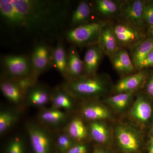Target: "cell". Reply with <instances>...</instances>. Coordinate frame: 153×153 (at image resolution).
<instances>
[{"label":"cell","mask_w":153,"mask_h":153,"mask_svg":"<svg viewBox=\"0 0 153 153\" xmlns=\"http://www.w3.org/2000/svg\"><path fill=\"white\" fill-rule=\"evenodd\" d=\"M71 2L1 0L2 27L13 38H44L56 35L70 16Z\"/></svg>","instance_id":"cell-1"},{"label":"cell","mask_w":153,"mask_h":153,"mask_svg":"<svg viewBox=\"0 0 153 153\" xmlns=\"http://www.w3.org/2000/svg\"><path fill=\"white\" fill-rule=\"evenodd\" d=\"M63 86L72 95L85 97L100 95L106 90L104 80L95 75L67 80Z\"/></svg>","instance_id":"cell-2"},{"label":"cell","mask_w":153,"mask_h":153,"mask_svg":"<svg viewBox=\"0 0 153 153\" xmlns=\"http://www.w3.org/2000/svg\"><path fill=\"white\" fill-rule=\"evenodd\" d=\"M105 25L102 22H93L80 25L67 31L65 38L73 45L79 46L97 45L102 30Z\"/></svg>","instance_id":"cell-3"},{"label":"cell","mask_w":153,"mask_h":153,"mask_svg":"<svg viewBox=\"0 0 153 153\" xmlns=\"http://www.w3.org/2000/svg\"><path fill=\"white\" fill-rule=\"evenodd\" d=\"M1 61L3 75L5 78L18 79L33 76L30 57L5 55L1 57Z\"/></svg>","instance_id":"cell-4"},{"label":"cell","mask_w":153,"mask_h":153,"mask_svg":"<svg viewBox=\"0 0 153 153\" xmlns=\"http://www.w3.org/2000/svg\"><path fill=\"white\" fill-rule=\"evenodd\" d=\"M53 49L46 42L42 41L34 46L30 56L33 75L37 78L53 66Z\"/></svg>","instance_id":"cell-5"},{"label":"cell","mask_w":153,"mask_h":153,"mask_svg":"<svg viewBox=\"0 0 153 153\" xmlns=\"http://www.w3.org/2000/svg\"><path fill=\"white\" fill-rule=\"evenodd\" d=\"M27 131L33 153H52V140L45 130L34 124L29 123Z\"/></svg>","instance_id":"cell-6"},{"label":"cell","mask_w":153,"mask_h":153,"mask_svg":"<svg viewBox=\"0 0 153 153\" xmlns=\"http://www.w3.org/2000/svg\"><path fill=\"white\" fill-rule=\"evenodd\" d=\"M145 1L140 0L124 3L121 11L124 17L129 24L137 30H141L145 23L143 17Z\"/></svg>","instance_id":"cell-7"},{"label":"cell","mask_w":153,"mask_h":153,"mask_svg":"<svg viewBox=\"0 0 153 153\" xmlns=\"http://www.w3.org/2000/svg\"><path fill=\"white\" fill-rule=\"evenodd\" d=\"M118 144L124 153H137L140 148V141L137 134L128 128L118 127L116 131Z\"/></svg>","instance_id":"cell-8"},{"label":"cell","mask_w":153,"mask_h":153,"mask_svg":"<svg viewBox=\"0 0 153 153\" xmlns=\"http://www.w3.org/2000/svg\"><path fill=\"white\" fill-rule=\"evenodd\" d=\"M113 30L118 42L122 45L135 46L142 41L143 36L140 30L128 23L117 24Z\"/></svg>","instance_id":"cell-9"},{"label":"cell","mask_w":153,"mask_h":153,"mask_svg":"<svg viewBox=\"0 0 153 153\" xmlns=\"http://www.w3.org/2000/svg\"><path fill=\"white\" fill-rule=\"evenodd\" d=\"M52 94L45 85L36 83L27 91L25 101L31 106L42 107L51 101Z\"/></svg>","instance_id":"cell-10"},{"label":"cell","mask_w":153,"mask_h":153,"mask_svg":"<svg viewBox=\"0 0 153 153\" xmlns=\"http://www.w3.org/2000/svg\"><path fill=\"white\" fill-rule=\"evenodd\" d=\"M0 88L4 96L14 104H21L25 101V93L14 79L4 77Z\"/></svg>","instance_id":"cell-11"},{"label":"cell","mask_w":153,"mask_h":153,"mask_svg":"<svg viewBox=\"0 0 153 153\" xmlns=\"http://www.w3.org/2000/svg\"><path fill=\"white\" fill-rule=\"evenodd\" d=\"M67 57L66 80H72L82 76V73L84 71L83 60H81L74 46L68 49Z\"/></svg>","instance_id":"cell-12"},{"label":"cell","mask_w":153,"mask_h":153,"mask_svg":"<svg viewBox=\"0 0 153 153\" xmlns=\"http://www.w3.org/2000/svg\"><path fill=\"white\" fill-rule=\"evenodd\" d=\"M102 52L97 44L91 46L86 50L83 62L84 71L87 76L95 75L102 57Z\"/></svg>","instance_id":"cell-13"},{"label":"cell","mask_w":153,"mask_h":153,"mask_svg":"<svg viewBox=\"0 0 153 153\" xmlns=\"http://www.w3.org/2000/svg\"><path fill=\"white\" fill-rule=\"evenodd\" d=\"M97 45L102 52L111 56L120 50L113 28L107 25L104 26L102 30Z\"/></svg>","instance_id":"cell-14"},{"label":"cell","mask_w":153,"mask_h":153,"mask_svg":"<svg viewBox=\"0 0 153 153\" xmlns=\"http://www.w3.org/2000/svg\"><path fill=\"white\" fill-rule=\"evenodd\" d=\"M92 13V8L88 2H79L71 14L70 25L72 28L88 23Z\"/></svg>","instance_id":"cell-15"},{"label":"cell","mask_w":153,"mask_h":153,"mask_svg":"<svg viewBox=\"0 0 153 153\" xmlns=\"http://www.w3.org/2000/svg\"><path fill=\"white\" fill-rule=\"evenodd\" d=\"M146 72L141 71L120 79L115 86L118 93L132 92L142 85L146 77Z\"/></svg>","instance_id":"cell-16"},{"label":"cell","mask_w":153,"mask_h":153,"mask_svg":"<svg viewBox=\"0 0 153 153\" xmlns=\"http://www.w3.org/2000/svg\"><path fill=\"white\" fill-rule=\"evenodd\" d=\"M67 52L62 41L59 40L53 48V66L66 79L67 76Z\"/></svg>","instance_id":"cell-17"},{"label":"cell","mask_w":153,"mask_h":153,"mask_svg":"<svg viewBox=\"0 0 153 153\" xmlns=\"http://www.w3.org/2000/svg\"><path fill=\"white\" fill-rule=\"evenodd\" d=\"M153 50V39L142 40L136 44L132 51V61L134 66L140 69L141 64L149 53Z\"/></svg>","instance_id":"cell-18"},{"label":"cell","mask_w":153,"mask_h":153,"mask_svg":"<svg viewBox=\"0 0 153 153\" xmlns=\"http://www.w3.org/2000/svg\"><path fill=\"white\" fill-rule=\"evenodd\" d=\"M72 96L63 86L56 88L52 94V108L70 110L73 107Z\"/></svg>","instance_id":"cell-19"},{"label":"cell","mask_w":153,"mask_h":153,"mask_svg":"<svg viewBox=\"0 0 153 153\" xmlns=\"http://www.w3.org/2000/svg\"><path fill=\"white\" fill-rule=\"evenodd\" d=\"M111 56L113 66L118 72L126 74L134 70L131 59L126 50H119Z\"/></svg>","instance_id":"cell-20"},{"label":"cell","mask_w":153,"mask_h":153,"mask_svg":"<svg viewBox=\"0 0 153 153\" xmlns=\"http://www.w3.org/2000/svg\"><path fill=\"white\" fill-rule=\"evenodd\" d=\"M66 133L74 141H80L87 137V128L83 121L79 118L76 117L68 123L66 126Z\"/></svg>","instance_id":"cell-21"},{"label":"cell","mask_w":153,"mask_h":153,"mask_svg":"<svg viewBox=\"0 0 153 153\" xmlns=\"http://www.w3.org/2000/svg\"><path fill=\"white\" fill-rule=\"evenodd\" d=\"M40 119L49 125L57 126L61 124L66 119V115L60 109L52 108L44 110L39 115Z\"/></svg>","instance_id":"cell-22"},{"label":"cell","mask_w":153,"mask_h":153,"mask_svg":"<svg viewBox=\"0 0 153 153\" xmlns=\"http://www.w3.org/2000/svg\"><path fill=\"white\" fill-rule=\"evenodd\" d=\"M151 105L142 97H139L134 104L131 114L137 120L140 122L147 121L152 115Z\"/></svg>","instance_id":"cell-23"},{"label":"cell","mask_w":153,"mask_h":153,"mask_svg":"<svg viewBox=\"0 0 153 153\" xmlns=\"http://www.w3.org/2000/svg\"><path fill=\"white\" fill-rule=\"evenodd\" d=\"M19 114L12 109L1 111L0 113V134L3 135L15 125L18 120Z\"/></svg>","instance_id":"cell-24"},{"label":"cell","mask_w":153,"mask_h":153,"mask_svg":"<svg viewBox=\"0 0 153 153\" xmlns=\"http://www.w3.org/2000/svg\"><path fill=\"white\" fill-rule=\"evenodd\" d=\"M82 111L84 117L91 120L104 119L109 116V112L106 108L96 105H86L83 108Z\"/></svg>","instance_id":"cell-25"},{"label":"cell","mask_w":153,"mask_h":153,"mask_svg":"<svg viewBox=\"0 0 153 153\" xmlns=\"http://www.w3.org/2000/svg\"><path fill=\"white\" fill-rule=\"evenodd\" d=\"M89 132L91 136L96 142L103 144L106 143L108 138V131L103 124L94 121L90 124Z\"/></svg>","instance_id":"cell-26"},{"label":"cell","mask_w":153,"mask_h":153,"mask_svg":"<svg viewBox=\"0 0 153 153\" xmlns=\"http://www.w3.org/2000/svg\"><path fill=\"white\" fill-rule=\"evenodd\" d=\"M132 92L120 93L108 99V103L118 109H123L128 104L131 97Z\"/></svg>","instance_id":"cell-27"},{"label":"cell","mask_w":153,"mask_h":153,"mask_svg":"<svg viewBox=\"0 0 153 153\" xmlns=\"http://www.w3.org/2000/svg\"><path fill=\"white\" fill-rule=\"evenodd\" d=\"M96 5L100 13L106 16L114 14L118 9L116 4L111 0H97L96 1Z\"/></svg>","instance_id":"cell-28"},{"label":"cell","mask_w":153,"mask_h":153,"mask_svg":"<svg viewBox=\"0 0 153 153\" xmlns=\"http://www.w3.org/2000/svg\"><path fill=\"white\" fill-rule=\"evenodd\" d=\"M76 144L74 140L66 133L60 134L57 137V147L60 153L66 152Z\"/></svg>","instance_id":"cell-29"},{"label":"cell","mask_w":153,"mask_h":153,"mask_svg":"<svg viewBox=\"0 0 153 153\" xmlns=\"http://www.w3.org/2000/svg\"><path fill=\"white\" fill-rule=\"evenodd\" d=\"M24 140L20 137H15L11 139L7 145L6 153H25Z\"/></svg>","instance_id":"cell-30"},{"label":"cell","mask_w":153,"mask_h":153,"mask_svg":"<svg viewBox=\"0 0 153 153\" xmlns=\"http://www.w3.org/2000/svg\"><path fill=\"white\" fill-rule=\"evenodd\" d=\"M143 17L145 23L149 25L150 27L153 26V2H145Z\"/></svg>","instance_id":"cell-31"},{"label":"cell","mask_w":153,"mask_h":153,"mask_svg":"<svg viewBox=\"0 0 153 153\" xmlns=\"http://www.w3.org/2000/svg\"><path fill=\"white\" fill-rule=\"evenodd\" d=\"M87 145L82 143H76L64 153H88Z\"/></svg>","instance_id":"cell-32"},{"label":"cell","mask_w":153,"mask_h":153,"mask_svg":"<svg viewBox=\"0 0 153 153\" xmlns=\"http://www.w3.org/2000/svg\"><path fill=\"white\" fill-rule=\"evenodd\" d=\"M153 65V50L149 53L141 64L140 69L152 66Z\"/></svg>","instance_id":"cell-33"},{"label":"cell","mask_w":153,"mask_h":153,"mask_svg":"<svg viewBox=\"0 0 153 153\" xmlns=\"http://www.w3.org/2000/svg\"><path fill=\"white\" fill-rule=\"evenodd\" d=\"M147 90L148 93L153 97V75L152 76L149 81L148 82L147 86Z\"/></svg>","instance_id":"cell-34"},{"label":"cell","mask_w":153,"mask_h":153,"mask_svg":"<svg viewBox=\"0 0 153 153\" xmlns=\"http://www.w3.org/2000/svg\"><path fill=\"white\" fill-rule=\"evenodd\" d=\"M93 153H108L107 152L101 148H96Z\"/></svg>","instance_id":"cell-35"},{"label":"cell","mask_w":153,"mask_h":153,"mask_svg":"<svg viewBox=\"0 0 153 153\" xmlns=\"http://www.w3.org/2000/svg\"><path fill=\"white\" fill-rule=\"evenodd\" d=\"M149 153H153V144H152L150 147L149 149Z\"/></svg>","instance_id":"cell-36"},{"label":"cell","mask_w":153,"mask_h":153,"mask_svg":"<svg viewBox=\"0 0 153 153\" xmlns=\"http://www.w3.org/2000/svg\"><path fill=\"white\" fill-rule=\"evenodd\" d=\"M149 32L151 35L153 37V26L150 27Z\"/></svg>","instance_id":"cell-37"},{"label":"cell","mask_w":153,"mask_h":153,"mask_svg":"<svg viewBox=\"0 0 153 153\" xmlns=\"http://www.w3.org/2000/svg\"><path fill=\"white\" fill-rule=\"evenodd\" d=\"M152 144H153V138L152 140Z\"/></svg>","instance_id":"cell-38"},{"label":"cell","mask_w":153,"mask_h":153,"mask_svg":"<svg viewBox=\"0 0 153 153\" xmlns=\"http://www.w3.org/2000/svg\"><path fill=\"white\" fill-rule=\"evenodd\" d=\"M152 132H153V128H152Z\"/></svg>","instance_id":"cell-39"},{"label":"cell","mask_w":153,"mask_h":153,"mask_svg":"<svg viewBox=\"0 0 153 153\" xmlns=\"http://www.w3.org/2000/svg\"><path fill=\"white\" fill-rule=\"evenodd\" d=\"M152 66H153V65Z\"/></svg>","instance_id":"cell-40"}]
</instances>
